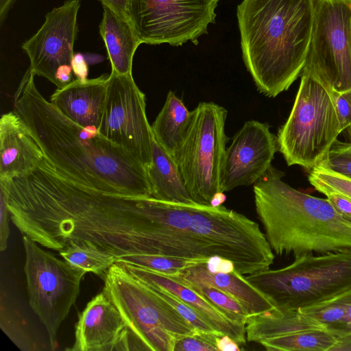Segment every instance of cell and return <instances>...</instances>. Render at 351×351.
Returning <instances> with one entry per match:
<instances>
[{
  "label": "cell",
  "mask_w": 351,
  "mask_h": 351,
  "mask_svg": "<svg viewBox=\"0 0 351 351\" xmlns=\"http://www.w3.org/2000/svg\"><path fill=\"white\" fill-rule=\"evenodd\" d=\"M207 259H186L157 254H131L118 258L116 262L127 263L150 269L160 274L175 276L184 270L206 263Z\"/></svg>",
  "instance_id": "cell-25"
},
{
  "label": "cell",
  "mask_w": 351,
  "mask_h": 351,
  "mask_svg": "<svg viewBox=\"0 0 351 351\" xmlns=\"http://www.w3.org/2000/svg\"><path fill=\"white\" fill-rule=\"evenodd\" d=\"M98 130L145 168L150 165L154 136L147 118L145 95L136 84L132 74L111 71Z\"/></svg>",
  "instance_id": "cell-11"
},
{
  "label": "cell",
  "mask_w": 351,
  "mask_h": 351,
  "mask_svg": "<svg viewBox=\"0 0 351 351\" xmlns=\"http://www.w3.org/2000/svg\"><path fill=\"white\" fill-rule=\"evenodd\" d=\"M337 338L322 328H310L274 337L260 343L269 351H330Z\"/></svg>",
  "instance_id": "cell-22"
},
{
  "label": "cell",
  "mask_w": 351,
  "mask_h": 351,
  "mask_svg": "<svg viewBox=\"0 0 351 351\" xmlns=\"http://www.w3.org/2000/svg\"><path fill=\"white\" fill-rule=\"evenodd\" d=\"M191 117L192 111L174 92L169 91L151 128L156 141L173 158L185 138Z\"/></svg>",
  "instance_id": "cell-21"
},
{
  "label": "cell",
  "mask_w": 351,
  "mask_h": 351,
  "mask_svg": "<svg viewBox=\"0 0 351 351\" xmlns=\"http://www.w3.org/2000/svg\"><path fill=\"white\" fill-rule=\"evenodd\" d=\"M346 132H347V134H348V136L350 140V142H351V125H349L346 129Z\"/></svg>",
  "instance_id": "cell-42"
},
{
  "label": "cell",
  "mask_w": 351,
  "mask_h": 351,
  "mask_svg": "<svg viewBox=\"0 0 351 351\" xmlns=\"http://www.w3.org/2000/svg\"><path fill=\"white\" fill-rule=\"evenodd\" d=\"M218 1H219V0H218Z\"/></svg>",
  "instance_id": "cell-43"
},
{
  "label": "cell",
  "mask_w": 351,
  "mask_h": 351,
  "mask_svg": "<svg viewBox=\"0 0 351 351\" xmlns=\"http://www.w3.org/2000/svg\"><path fill=\"white\" fill-rule=\"evenodd\" d=\"M69 351L130 350L128 330L119 311L102 290L78 315Z\"/></svg>",
  "instance_id": "cell-14"
},
{
  "label": "cell",
  "mask_w": 351,
  "mask_h": 351,
  "mask_svg": "<svg viewBox=\"0 0 351 351\" xmlns=\"http://www.w3.org/2000/svg\"><path fill=\"white\" fill-rule=\"evenodd\" d=\"M103 10L99 34L106 47L112 71L132 74L133 58L142 43L128 19L106 6H103Z\"/></svg>",
  "instance_id": "cell-19"
},
{
  "label": "cell",
  "mask_w": 351,
  "mask_h": 351,
  "mask_svg": "<svg viewBox=\"0 0 351 351\" xmlns=\"http://www.w3.org/2000/svg\"><path fill=\"white\" fill-rule=\"evenodd\" d=\"M245 277L277 309L305 308L351 288V250L303 255L285 267Z\"/></svg>",
  "instance_id": "cell-6"
},
{
  "label": "cell",
  "mask_w": 351,
  "mask_h": 351,
  "mask_svg": "<svg viewBox=\"0 0 351 351\" xmlns=\"http://www.w3.org/2000/svg\"><path fill=\"white\" fill-rule=\"evenodd\" d=\"M109 75L78 79L51 95L50 102L64 116L82 127L99 128L107 97Z\"/></svg>",
  "instance_id": "cell-16"
},
{
  "label": "cell",
  "mask_w": 351,
  "mask_h": 351,
  "mask_svg": "<svg viewBox=\"0 0 351 351\" xmlns=\"http://www.w3.org/2000/svg\"><path fill=\"white\" fill-rule=\"evenodd\" d=\"M224 312L232 321L245 325L249 317L243 306L226 293L210 286L186 285Z\"/></svg>",
  "instance_id": "cell-27"
},
{
  "label": "cell",
  "mask_w": 351,
  "mask_h": 351,
  "mask_svg": "<svg viewBox=\"0 0 351 351\" xmlns=\"http://www.w3.org/2000/svg\"><path fill=\"white\" fill-rule=\"evenodd\" d=\"M312 2V34L304 68L337 93L351 90V0Z\"/></svg>",
  "instance_id": "cell-10"
},
{
  "label": "cell",
  "mask_w": 351,
  "mask_h": 351,
  "mask_svg": "<svg viewBox=\"0 0 351 351\" xmlns=\"http://www.w3.org/2000/svg\"><path fill=\"white\" fill-rule=\"evenodd\" d=\"M71 65L76 79L82 81L88 79V66L83 54L80 53H74Z\"/></svg>",
  "instance_id": "cell-36"
},
{
  "label": "cell",
  "mask_w": 351,
  "mask_h": 351,
  "mask_svg": "<svg viewBox=\"0 0 351 351\" xmlns=\"http://www.w3.org/2000/svg\"><path fill=\"white\" fill-rule=\"evenodd\" d=\"M336 107L342 130L351 125V90L337 93Z\"/></svg>",
  "instance_id": "cell-33"
},
{
  "label": "cell",
  "mask_w": 351,
  "mask_h": 351,
  "mask_svg": "<svg viewBox=\"0 0 351 351\" xmlns=\"http://www.w3.org/2000/svg\"><path fill=\"white\" fill-rule=\"evenodd\" d=\"M103 291L121 314L130 350L173 351L176 343L197 331L149 285L115 262Z\"/></svg>",
  "instance_id": "cell-4"
},
{
  "label": "cell",
  "mask_w": 351,
  "mask_h": 351,
  "mask_svg": "<svg viewBox=\"0 0 351 351\" xmlns=\"http://www.w3.org/2000/svg\"><path fill=\"white\" fill-rule=\"evenodd\" d=\"M23 267L29 304L44 325L51 350L58 348V332L79 295L86 271L56 257L23 235Z\"/></svg>",
  "instance_id": "cell-8"
},
{
  "label": "cell",
  "mask_w": 351,
  "mask_h": 351,
  "mask_svg": "<svg viewBox=\"0 0 351 351\" xmlns=\"http://www.w3.org/2000/svg\"><path fill=\"white\" fill-rule=\"evenodd\" d=\"M349 290L299 311L336 337L343 336L347 334Z\"/></svg>",
  "instance_id": "cell-23"
},
{
  "label": "cell",
  "mask_w": 351,
  "mask_h": 351,
  "mask_svg": "<svg viewBox=\"0 0 351 351\" xmlns=\"http://www.w3.org/2000/svg\"><path fill=\"white\" fill-rule=\"evenodd\" d=\"M336 338L337 342L335 345L330 349V351L351 350V333Z\"/></svg>",
  "instance_id": "cell-39"
},
{
  "label": "cell",
  "mask_w": 351,
  "mask_h": 351,
  "mask_svg": "<svg viewBox=\"0 0 351 351\" xmlns=\"http://www.w3.org/2000/svg\"><path fill=\"white\" fill-rule=\"evenodd\" d=\"M227 113L223 107L214 102L199 103L192 110L188 131L173 158L196 203L211 205L216 197L223 195Z\"/></svg>",
  "instance_id": "cell-7"
},
{
  "label": "cell",
  "mask_w": 351,
  "mask_h": 351,
  "mask_svg": "<svg viewBox=\"0 0 351 351\" xmlns=\"http://www.w3.org/2000/svg\"><path fill=\"white\" fill-rule=\"evenodd\" d=\"M103 6L113 10L120 16L128 19V7L130 0H99Z\"/></svg>",
  "instance_id": "cell-37"
},
{
  "label": "cell",
  "mask_w": 351,
  "mask_h": 351,
  "mask_svg": "<svg viewBox=\"0 0 351 351\" xmlns=\"http://www.w3.org/2000/svg\"><path fill=\"white\" fill-rule=\"evenodd\" d=\"M278 149L277 137L267 123L245 121L226 148L222 172V191L256 182L271 166Z\"/></svg>",
  "instance_id": "cell-13"
},
{
  "label": "cell",
  "mask_w": 351,
  "mask_h": 351,
  "mask_svg": "<svg viewBox=\"0 0 351 351\" xmlns=\"http://www.w3.org/2000/svg\"><path fill=\"white\" fill-rule=\"evenodd\" d=\"M60 256L71 265L99 276L103 280L115 257L99 248L87 245H71L60 252Z\"/></svg>",
  "instance_id": "cell-24"
},
{
  "label": "cell",
  "mask_w": 351,
  "mask_h": 351,
  "mask_svg": "<svg viewBox=\"0 0 351 351\" xmlns=\"http://www.w3.org/2000/svg\"><path fill=\"white\" fill-rule=\"evenodd\" d=\"M145 283L152 287L163 300L173 306L198 332L217 336L223 335V333L216 330L195 309L182 301L178 296L157 285L147 282Z\"/></svg>",
  "instance_id": "cell-28"
},
{
  "label": "cell",
  "mask_w": 351,
  "mask_h": 351,
  "mask_svg": "<svg viewBox=\"0 0 351 351\" xmlns=\"http://www.w3.org/2000/svg\"><path fill=\"white\" fill-rule=\"evenodd\" d=\"M350 333H351V289L349 290V295L347 304V334Z\"/></svg>",
  "instance_id": "cell-41"
},
{
  "label": "cell",
  "mask_w": 351,
  "mask_h": 351,
  "mask_svg": "<svg viewBox=\"0 0 351 351\" xmlns=\"http://www.w3.org/2000/svg\"><path fill=\"white\" fill-rule=\"evenodd\" d=\"M284 176L271 165L253 186L256 212L272 251L295 258L351 250V221L327 199L291 187Z\"/></svg>",
  "instance_id": "cell-3"
},
{
  "label": "cell",
  "mask_w": 351,
  "mask_h": 351,
  "mask_svg": "<svg viewBox=\"0 0 351 351\" xmlns=\"http://www.w3.org/2000/svg\"><path fill=\"white\" fill-rule=\"evenodd\" d=\"M217 337L220 336L197 332L180 339L173 351H218L216 346Z\"/></svg>",
  "instance_id": "cell-31"
},
{
  "label": "cell",
  "mask_w": 351,
  "mask_h": 351,
  "mask_svg": "<svg viewBox=\"0 0 351 351\" xmlns=\"http://www.w3.org/2000/svg\"><path fill=\"white\" fill-rule=\"evenodd\" d=\"M8 193L5 186L0 184V250L3 252L8 247L10 234L9 226L10 210L8 206Z\"/></svg>",
  "instance_id": "cell-32"
},
{
  "label": "cell",
  "mask_w": 351,
  "mask_h": 351,
  "mask_svg": "<svg viewBox=\"0 0 351 351\" xmlns=\"http://www.w3.org/2000/svg\"><path fill=\"white\" fill-rule=\"evenodd\" d=\"M120 263L136 278L162 287L178 296L201 314L216 330L230 336L239 344L245 343V325L232 321L198 292L168 276L132 265Z\"/></svg>",
  "instance_id": "cell-17"
},
{
  "label": "cell",
  "mask_w": 351,
  "mask_h": 351,
  "mask_svg": "<svg viewBox=\"0 0 351 351\" xmlns=\"http://www.w3.org/2000/svg\"><path fill=\"white\" fill-rule=\"evenodd\" d=\"M218 0H130L128 19L141 43L180 46L207 34Z\"/></svg>",
  "instance_id": "cell-9"
},
{
  "label": "cell",
  "mask_w": 351,
  "mask_h": 351,
  "mask_svg": "<svg viewBox=\"0 0 351 351\" xmlns=\"http://www.w3.org/2000/svg\"><path fill=\"white\" fill-rule=\"evenodd\" d=\"M343 132L332 86L304 68L292 109L277 135L288 166H318Z\"/></svg>",
  "instance_id": "cell-5"
},
{
  "label": "cell",
  "mask_w": 351,
  "mask_h": 351,
  "mask_svg": "<svg viewBox=\"0 0 351 351\" xmlns=\"http://www.w3.org/2000/svg\"><path fill=\"white\" fill-rule=\"evenodd\" d=\"M80 0H66L49 12L37 32L22 44L32 71L53 84L58 69L72 66Z\"/></svg>",
  "instance_id": "cell-12"
},
{
  "label": "cell",
  "mask_w": 351,
  "mask_h": 351,
  "mask_svg": "<svg viewBox=\"0 0 351 351\" xmlns=\"http://www.w3.org/2000/svg\"><path fill=\"white\" fill-rule=\"evenodd\" d=\"M29 67L14 97L23 121L45 158L66 179L102 192L152 197L146 168L95 127H82L40 93Z\"/></svg>",
  "instance_id": "cell-1"
},
{
  "label": "cell",
  "mask_w": 351,
  "mask_h": 351,
  "mask_svg": "<svg viewBox=\"0 0 351 351\" xmlns=\"http://www.w3.org/2000/svg\"><path fill=\"white\" fill-rule=\"evenodd\" d=\"M16 0H0V22L2 24Z\"/></svg>",
  "instance_id": "cell-40"
},
{
  "label": "cell",
  "mask_w": 351,
  "mask_h": 351,
  "mask_svg": "<svg viewBox=\"0 0 351 351\" xmlns=\"http://www.w3.org/2000/svg\"><path fill=\"white\" fill-rule=\"evenodd\" d=\"M0 326L13 343L23 351L45 350L36 340L22 315L16 309L8 307L1 299Z\"/></svg>",
  "instance_id": "cell-26"
},
{
  "label": "cell",
  "mask_w": 351,
  "mask_h": 351,
  "mask_svg": "<svg viewBox=\"0 0 351 351\" xmlns=\"http://www.w3.org/2000/svg\"><path fill=\"white\" fill-rule=\"evenodd\" d=\"M204 263L190 267L178 276H168L185 285L210 286L223 291L239 302L249 317L276 308L263 293L236 269L230 273H213Z\"/></svg>",
  "instance_id": "cell-18"
},
{
  "label": "cell",
  "mask_w": 351,
  "mask_h": 351,
  "mask_svg": "<svg viewBox=\"0 0 351 351\" xmlns=\"http://www.w3.org/2000/svg\"><path fill=\"white\" fill-rule=\"evenodd\" d=\"M146 170L153 197L165 202L196 203L186 186L176 160L154 138L152 161Z\"/></svg>",
  "instance_id": "cell-20"
},
{
  "label": "cell",
  "mask_w": 351,
  "mask_h": 351,
  "mask_svg": "<svg viewBox=\"0 0 351 351\" xmlns=\"http://www.w3.org/2000/svg\"><path fill=\"white\" fill-rule=\"evenodd\" d=\"M206 268L213 273H230L235 270L234 263L219 256H213L204 263Z\"/></svg>",
  "instance_id": "cell-35"
},
{
  "label": "cell",
  "mask_w": 351,
  "mask_h": 351,
  "mask_svg": "<svg viewBox=\"0 0 351 351\" xmlns=\"http://www.w3.org/2000/svg\"><path fill=\"white\" fill-rule=\"evenodd\" d=\"M216 346L218 351H239V343L227 335L217 337Z\"/></svg>",
  "instance_id": "cell-38"
},
{
  "label": "cell",
  "mask_w": 351,
  "mask_h": 351,
  "mask_svg": "<svg viewBox=\"0 0 351 351\" xmlns=\"http://www.w3.org/2000/svg\"><path fill=\"white\" fill-rule=\"evenodd\" d=\"M45 158L23 121L13 110L0 119V180L25 174Z\"/></svg>",
  "instance_id": "cell-15"
},
{
  "label": "cell",
  "mask_w": 351,
  "mask_h": 351,
  "mask_svg": "<svg viewBox=\"0 0 351 351\" xmlns=\"http://www.w3.org/2000/svg\"><path fill=\"white\" fill-rule=\"evenodd\" d=\"M310 184L318 192L331 191L351 200V178L318 165L308 175Z\"/></svg>",
  "instance_id": "cell-29"
},
{
  "label": "cell",
  "mask_w": 351,
  "mask_h": 351,
  "mask_svg": "<svg viewBox=\"0 0 351 351\" xmlns=\"http://www.w3.org/2000/svg\"><path fill=\"white\" fill-rule=\"evenodd\" d=\"M319 165L351 178V142L337 140Z\"/></svg>",
  "instance_id": "cell-30"
},
{
  "label": "cell",
  "mask_w": 351,
  "mask_h": 351,
  "mask_svg": "<svg viewBox=\"0 0 351 351\" xmlns=\"http://www.w3.org/2000/svg\"><path fill=\"white\" fill-rule=\"evenodd\" d=\"M320 193L326 195L331 205L343 217L351 221V200L350 199L331 191L324 190Z\"/></svg>",
  "instance_id": "cell-34"
},
{
  "label": "cell",
  "mask_w": 351,
  "mask_h": 351,
  "mask_svg": "<svg viewBox=\"0 0 351 351\" xmlns=\"http://www.w3.org/2000/svg\"><path fill=\"white\" fill-rule=\"evenodd\" d=\"M237 17L243 60L258 90L269 97L288 90L306 63L312 0H243Z\"/></svg>",
  "instance_id": "cell-2"
}]
</instances>
